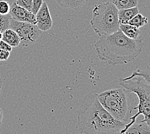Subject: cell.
Instances as JSON below:
<instances>
[{"label": "cell", "mask_w": 150, "mask_h": 134, "mask_svg": "<svg viewBox=\"0 0 150 134\" xmlns=\"http://www.w3.org/2000/svg\"><path fill=\"white\" fill-rule=\"evenodd\" d=\"M134 95V92L122 87L98 94V99L115 119L129 123L135 107Z\"/></svg>", "instance_id": "obj_3"}, {"label": "cell", "mask_w": 150, "mask_h": 134, "mask_svg": "<svg viewBox=\"0 0 150 134\" xmlns=\"http://www.w3.org/2000/svg\"><path fill=\"white\" fill-rule=\"evenodd\" d=\"M2 84H3V81H2V79L0 77V94H1V87H2Z\"/></svg>", "instance_id": "obj_24"}, {"label": "cell", "mask_w": 150, "mask_h": 134, "mask_svg": "<svg viewBox=\"0 0 150 134\" xmlns=\"http://www.w3.org/2000/svg\"><path fill=\"white\" fill-rule=\"evenodd\" d=\"M135 75H139L142 76L144 80L150 83V67H146L144 68H137V70H135L131 75L128 76V77H132Z\"/></svg>", "instance_id": "obj_16"}, {"label": "cell", "mask_w": 150, "mask_h": 134, "mask_svg": "<svg viewBox=\"0 0 150 134\" xmlns=\"http://www.w3.org/2000/svg\"><path fill=\"white\" fill-rule=\"evenodd\" d=\"M12 47L11 45H9L8 43H6L3 40L0 41V50L8 51L11 52L12 51Z\"/></svg>", "instance_id": "obj_21"}, {"label": "cell", "mask_w": 150, "mask_h": 134, "mask_svg": "<svg viewBox=\"0 0 150 134\" xmlns=\"http://www.w3.org/2000/svg\"><path fill=\"white\" fill-rule=\"evenodd\" d=\"M87 0H56L57 3L65 9L73 10H80Z\"/></svg>", "instance_id": "obj_12"}, {"label": "cell", "mask_w": 150, "mask_h": 134, "mask_svg": "<svg viewBox=\"0 0 150 134\" xmlns=\"http://www.w3.org/2000/svg\"><path fill=\"white\" fill-rule=\"evenodd\" d=\"M119 29L126 36L132 39H139V35L141 34L139 28L129 25V24H120Z\"/></svg>", "instance_id": "obj_13"}, {"label": "cell", "mask_w": 150, "mask_h": 134, "mask_svg": "<svg viewBox=\"0 0 150 134\" xmlns=\"http://www.w3.org/2000/svg\"><path fill=\"white\" fill-rule=\"evenodd\" d=\"M9 14L13 19L16 21L28 22L36 25L35 16L32 12L17 5L15 1L11 5Z\"/></svg>", "instance_id": "obj_8"}, {"label": "cell", "mask_w": 150, "mask_h": 134, "mask_svg": "<svg viewBox=\"0 0 150 134\" xmlns=\"http://www.w3.org/2000/svg\"><path fill=\"white\" fill-rule=\"evenodd\" d=\"M139 13L137 6L118 10V19L120 24H128L133 17Z\"/></svg>", "instance_id": "obj_11"}, {"label": "cell", "mask_w": 150, "mask_h": 134, "mask_svg": "<svg viewBox=\"0 0 150 134\" xmlns=\"http://www.w3.org/2000/svg\"><path fill=\"white\" fill-rule=\"evenodd\" d=\"M91 25L99 36L110 34L119 29L118 10L112 2L96 5L93 10Z\"/></svg>", "instance_id": "obj_5"}, {"label": "cell", "mask_w": 150, "mask_h": 134, "mask_svg": "<svg viewBox=\"0 0 150 134\" xmlns=\"http://www.w3.org/2000/svg\"><path fill=\"white\" fill-rule=\"evenodd\" d=\"M32 1L33 0H16L15 2L19 6H21V7L31 12Z\"/></svg>", "instance_id": "obj_19"}, {"label": "cell", "mask_w": 150, "mask_h": 134, "mask_svg": "<svg viewBox=\"0 0 150 134\" xmlns=\"http://www.w3.org/2000/svg\"><path fill=\"white\" fill-rule=\"evenodd\" d=\"M144 44L141 39H129L119 29L112 34L100 36L94 49L101 61L116 66L136 59L141 54Z\"/></svg>", "instance_id": "obj_2"}, {"label": "cell", "mask_w": 150, "mask_h": 134, "mask_svg": "<svg viewBox=\"0 0 150 134\" xmlns=\"http://www.w3.org/2000/svg\"><path fill=\"white\" fill-rule=\"evenodd\" d=\"M36 25L40 31L46 32L53 26V20L46 2H43L41 7L35 14Z\"/></svg>", "instance_id": "obj_7"}, {"label": "cell", "mask_w": 150, "mask_h": 134, "mask_svg": "<svg viewBox=\"0 0 150 134\" xmlns=\"http://www.w3.org/2000/svg\"><path fill=\"white\" fill-rule=\"evenodd\" d=\"M2 40L8 43L12 47H17L20 44V37L14 30L7 29L2 32Z\"/></svg>", "instance_id": "obj_9"}, {"label": "cell", "mask_w": 150, "mask_h": 134, "mask_svg": "<svg viewBox=\"0 0 150 134\" xmlns=\"http://www.w3.org/2000/svg\"><path fill=\"white\" fill-rule=\"evenodd\" d=\"M2 40V32H0V41Z\"/></svg>", "instance_id": "obj_25"}, {"label": "cell", "mask_w": 150, "mask_h": 134, "mask_svg": "<svg viewBox=\"0 0 150 134\" xmlns=\"http://www.w3.org/2000/svg\"><path fill=\"white\" fill-rule=\"evenodd\" d=\"M9 28L18 34L21 40L20 44L22 47H28L35 43L41 32L35 24L18 21L12 18L10 21Z\"/></svg>", "instance_id": "obj_6"}, {"label": "cell", "mask_w": 150, "mask_h": 134, "mask_svg": "<svg viewBox=\"0 0 150 134\" xmlns=\"http://www.w3.org/2000/svg\"><path fill=\"white\" fill-rule=\"evenodd\" d=\"M126 133H150V126L146 122L137 120L125 132Z\"/></svg>", "instance_id": "obj_10"}, {"label": "cell", "mask_w": 150, "mask_h": 134, "mask_svg": "<svg viewBox=\"0 0 150 134\" xmlns=\"http://www.w3.org/2000/svg\"><path fill=\"white\" fill-rule=\"evenodd\" d=\"M10 52L0 50V61H6L10 57Z\"/></svg>", "instance_id": "obj_22"}, {"label": "cell", "mask_w": 150, "mask_h": 134, "mask_svg": "<svg viewBox=\"0 0 150 134\" xmlns=\"http://www.w3.org/2000/svg\"><path fill=\"white\" fill-rule=\"evenodd\" d=\"M112 3L119 10L137 6L138 0H113Z\"/></svg>", "instance_id": "obj_14"}, {"label": "cell", "mask_w": 150, "mask_h": 134, "mask_svg": "<svg viewBox=\"0 0 150 134\" xmlns=\"http://www.w3.org/2000/svg\"><path fill=\"white\" fill-rule=\"evenodd\" d=\"M10 10H11V5H10L8 2L4 1V0L0 1V14H9Z\"/></svg>", "instance_id": "obj_18"}, {"label": "cell", "mask_w": 150, "mask_h": 134, "mask_svg": "<svg viewBox=\"0 0 150 134\" xmlns=\"http://www.w3.org/2000/svg\"><path fill=\"white\" fill-rule=\"evenodd\" d=\"M128 122L115 119L98 99V94L85 96L78 110L76 128L80 133H121Z\"/></svg>", "instance_id": "obj_1"}, {"label": "cell", "mask_w": 150, "mask_h": 134, "mask_svg": "<svg viewBox=\"0 0 150 134\" xmlns=\"http://www.w3.org/2000/svg\"><path fill=\"white\" fill-rule=\"evenodd\" d=\"M11 19V16L10 14H0V32H3L5 30L9 28Z\"/></svg>", "instance_id": "obj_17"}, {"label": "cell", "mask_w": 150, "mask_h": 134, "mask_svg": "<svg viewBox=\"0 0 150 134\" xmlns=\"http://www.w3.org/2000/svg\"><path fill=\"white\" fill-rule=\"evenodd\" d=\"M119 84L121 87L128 91L134 92L137 96L138 105L134 107V110H138L135 115L129 118V122L127 124L121 133L124 134L128 126L132 125L140 115L144 116V119L141 120L146 122L150 126V83L146 81L142 76L135 75L132 77L121 78Z\"/></svg>", "instance_id": "obj_4"}, {"label": "cell", "mask_w": 150, "mask_h": 134, "mask_svg": "<svg viewBox=\"0 0 150 134\" xmlns=\"http://www.w3.org/2000/svg\"><path fill=\"white\" fill-rule=\"evenodd\" d=\"M148 22V19L146 16H143L141 14L138 13L134 17L129 21L128 24L137 27V28H141V27H144Z\"/></svg>", "instance_id": "obj_15"}, {"label": "cell", "mask_w": 150, "mask_h": 134, "mask_svg": "<svg viewBox=\"0 0 150 134\" xmlns=\"http://www.w3.org/2000/svg\"><path fill=\"white\" fill-rule=\"evenodd\" d=\"M3 118V113L1 109L0 108V125H1V123H2Z\"/></svg>", "instance_id": "obj_23"}, {"label": "cell", "mask_w": 150, "mask_h": 134, "mask_svg": "<svg viewBox=\"0 0 150 134\" xmlns=\"http://www.w3.org/2000/svg\"><path fill=\"white\" fill-rule=\"evenodd\" d=\"M43 0H33L32 5V10L31 12L35 16L41 7L43 3Z\"/></svg>", "instance_id": "obj_20"}]
</instances>
